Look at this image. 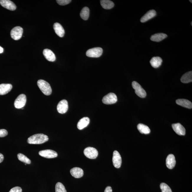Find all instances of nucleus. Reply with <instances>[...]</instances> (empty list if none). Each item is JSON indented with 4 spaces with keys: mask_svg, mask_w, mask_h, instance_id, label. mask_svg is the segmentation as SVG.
I'll return each instance as SVG.
<instances>
[{
    "mask_svg": "<svg viewBox=\"0 0 192 192\" xmlns=\"http://www.w3.org/2000/svg\"><path fill=\"white\" fill-rule=\"evenodd\" d=\"M49 138L44 134H40L33 135L27 139V143L30 144H41L47 142Z\"/></svg>",
    "mask_w": 192,
    "mask_h": 192,
    "instance_id": "nucleus-1",
    "label": "nucleus"
},
{
    "mask_svg": "<svg viewBox=\"0 0 192 192\" xmlns=\"http://www.w3.org/2000/svg\"><path fill=\"white\" fill-rule=\"evenodd\" d=\"M37 84L40 89L46 96H50L52 92L50 84L47 82L42 79L37 81Z\"/></svg>",
    "mask_w": 192,
    "mask_h": 192,
    "instance_id": "nucleus-2",
    "label": "nucleus"
},
{
    "mask_svg": "<svg viewBox=\"0 0 192 192\" xmlns=\"http://www.w3.org/2000/svg\"><path fill=\"white\" fill-rule=\"evenodd\" d=\"M132 86L137 96L141 98L146 97L147 95L146 91L136 81H134L132 83Z\"/></svg>",
    "mask_w": 192,
    "mask_h": 192,
    "instance_id": "nucleus-3",
    "label": "nucleus"
},
{
    "mask_svg": "<svg viewBox=\"0 0 192 192\" xmlns=\"http://www.w3.org/2000/svg\"><path fill=\"white\" fill-rule=\"evenodd\" d=\"M103 50L101 48L95 47L88 50L86 52V55L90 58H98L101 56Z\"/></svg>",
    "mask_w": 192,
    "mask_h": 192,
    "instance_id": "nucleus-4",
    "label": "nucleus"
},
{
    "mask_svg": "<svg viewBox=\"0 0 192 192\" xmlns=\"http://www.w3.org/2000/svg\"><path fill=\"white\" fill-rule=\"evenodd\" d=\"M117 101L116 95L114 93H110L104 97L102 101L105 104L109 105L115 104Z\"/></svg>",
    "mask_w": 192,
    "mask_h": 192,
    "instance_id": "nucleus-5",
    "label": "nucleus"
},
{
    "mask_svg": "<svg viewBox=\"0 0 192 192\" xmlns=\"http://www.w3.org/2000/svg\"><path fill=\"white\" fill-rule=\"evenodd\" d=\"M27 102V97L26 95L22 94L18 96L15 99L14 105L17 109H21L25 106Z\"/></svg>",
    "mask_w": 192,
    "mask_h": 192,
    "instance_id": "nucleus-6",
    "label": "nucleus"
},
{
    "mask_svg": "<svg viewBox=\"0 0 192 192\" xmlns=\"http://www.w3.org/2000/svg\"><path fill=\"white\" fill-rule=\"evenodd\" d=\"M23 30L22 27H16L12 29L10 35L12 39L15 40H18L21 38Z\"/></svg>",
    "mask_w": 192,
    "mask_h": 192,
    "instance_id": "nucleus-7",
    "label": "nucleus"
},
{
    "mask_svg": "<svg viewBox=\"0 0 192 192\" xmlns=\"http://www.w3.org/2000/svg\"><path fill=\"white\" fill-rule=\"evenodd\" d=\"M84 153L86 157L91 159H95L98 155V150L96 149L91 147H88L84 150Z\"/></svg>",
    "mask_w": 192,
    "mask_h": 192,
    "instance_id": "nucleus-8",
    "label": "nucleus"
},
{
    "mask_svg": "<svg viewBox=\"0 0 192 192\" xmlns=\"http://www.w3.org/2000/svg\"><path fill=\"white\" fill-rule=\"evenodd\" d=\"M39 155L41 157L46 158H53L58 157V154L54 150H41L39 152Z\"/></svg>",
    "mask_w": 192,
    "mask_h": 192,
    "instance_id": "nucleus-9",
    "label": "nucleus"
},
{
    "mask_svg": "<svg viewBox=\"0 0 192 192\" xmlns=\"http://www.w3.org/2000/svg\"><path fill=\"white\" fill-rule=\"evenodd\" d=\"M112 162L113 165L116 168H119L121 167L122 164V158L120 153L117 150L113 152Z\"/></svg>",
    "mask_w": 192,
    "mask_h": 192,
    "instance_id": "nucleus-10",
    "label": "nucleus"
},
{
    "mask_svg": "<svg viewBox=\"0 0 192 192\" xmlns=\"http://www.w3.org/2000/svg\"><path fill=\"white\" fill-rule=\"evenodd\" d=\"M68 108V101L66 100H63L58 103L57 106V110L59 113L61 114L66 113Z\"/></svg>",
    "mask_w": 192,
    "mask_h": 192,
    "instance_id": "nucleus-11",
    "label": "nucleus"
},
{
    "mask_svg": "<svg viewBox=\"0 0 192 192\" xmlns=\"http://www.w3.org/2000/svg\"><path fill=\"white\" fill-rule=\"evenodd\" d=\"M0 4L3 7L11 11H14L17 8L16 5L14 3L9 0H1Z\"/></svg>",
    "mask_w": 192,
    "mask_h": 192,
    "instance_id": "nucleus-12",
    "label": "nucleus"
},
{
    "mask_svg": "<svg viewBox=\"0 0 192 192\" xmlns=\"http://www.w3.org/2000/svg\"><path fill=\"white\" fill-rule=\"evenodd\" d=\"M172 127L176 134L179 135L184 136L186 134V129L180 123L172 124Z\"/></svg>",
    "mask_w": 192,
    "mask_h": 192,
    "instance_id": "nucleus-13",
    "label": "nucleus"
},
{
    "mask_svg": "<svg viewBox=\"0 0 192 192\" xmlns=\"http://www.w3.org/2000/svg\"><path fill=\"white\" fill-rule=\"evenodd\" d=\"M166 164L168 168L169 169L174 168L176 164L175 157L174 155L170 154L167 156L166 160Z\"/></svg>",
    "mask_w": 192,
    "mask_h": 192,
    "instance_id": "nucleus-14",
    "label": "nucleus"
},
{
    "mask_svg": "<svg viewBox=\"0 0 192 192\" xmlns=\"http://www.w3.org/2000/svg\"><path fill=\"white\" fill-rule=\"evenodd\" d=\"M43 55L47 60L50 62H54L56 60V56L51 50L45 49L43 51Z\"/></svg>",
    "mask_w": 192,
    "mask_h": 192,
    "instance_id": "nucleus-15",
    "label": "nucleus"
},
{
    "mask_svg": "<svg viewBox=\"0 0 192 192\" xmlns=\"http://www.w3.org/2000/svg\"><path fill=\"white\" fill-rule=\"evenodd\" d=\"M156 12L155 10H150L142 17L140 21L141 22H146L153 18L156 16Z\"/></svg>",
    "mask_w": 192,
    "mask_h": 192,
    "instance_id": "nucleus-16",
    "label": "nucleus"
},
{
    "mask_svg": "<svg viewBox=\"0 0 192 192\" xmlns=\"http://www.w3.org/2000/svg\"><path fill=\"white\" fill-rule=\"evenodd\" d=\"M53 29L55 33L60 37H63L65 34V31L62 26L60 23L56 22L53 25Z\"/></svg>",
    "mask_w": 192,
    "mask_h": 192,
    "instance_id": "nucleus-17",
    "label": "nucleus"
},
{
    "mask_svg": "<svg viewBox=\"0 0 192 192\" xmlns=\"http://www.w3.org/2000/svg\"><path fill=\"white\" fill-rule=\"evenodd\" d=\"M13 88L12 85L10 84H0V95H4L9 93Z\"/></svg>",
    "mask_w": 192,
    "mask_h": 192,
    "instance_id": "nucleus-18",
    "label": "nucleus"
},
{
    "mask_svg": "<svg viewBox=\"0 0 192 192\" xmlns=\"http://www.w3.org/2000/svg\"><path fill=\"white\" fill-rule=\"evenodd\" d=\"M71 174L73 176L76 178L82 177L84 174L83 171L80 168L75 167L71 169Z\"/></svg>",
    "mask_w": 192,
    "mask_h": 192,
    "instance_id": "nucleus-19",
    "label": "nucleus"
},
{
    "mask_svg": "<svg viewBox=\"0 0 192 192\" xmlns=\"http://www.w3.org/2000/svg\"><path fill=\"white\" fill-rule=\"evenodd\" d=\"M90 123V119L88 117H84L79 121L77 124V128L80 130L84 129Z\"/></svg>",
    "mask_w": 192,
    "mask_h": 192,
    "instance_id": "nucleus-20",
    "label": "nucleus"
},
{
    "mask_svg": "<svg viewBox=\"0 0 192 192\" xmlns=\"http://www.w3.org/2000/svg\"><path fill=\"white\" fill-rule=\"evenodd\" d=\"M176 103L178 105L188 109L192 108V103L191 101L185 99H178L176 100Z\"/></svg>",
    "mask_w": 192,
    "mask_h": 192,
    "instance_id": "nucleus-21",
    "label": "nucleus"
},
{
    "mask_svg": "<svg viewBox=\"0 0 192 192\" xmlns=\"http://www.w3.org/2000/svg\"><path fill=\"white\" fill-rule=\"evenodd\" d=\"M163 62L162 59L159 57H153L150 60V62L152 67L158 68L161 65Z\"/></svg>",
    "mask_w": 192,
    "mask_h": 192,
    "instance_id": "nucleus-22",
    "label": "nucleus"
},
{
    "mask_svg": "<svg viewBox=\"0 0 192 192\" xmlns=\"http://www.w3.org/2000/svg\"><path fill=\"white\" fill-rule=\"evenodd\" d=\"M167 37V34L160 33H157L152 35L150 39L152 41L159 42L165 39Z\"/></svg>",
    "mask_w": 192,
    "mask_h": 192,
    "instance_id": "nucleus-23",
    "label": "nucleus"
},
{
    "mask_svg": "<svg viewBox=\"0 0 192 192\" xmlns=\"http://www.w3.org/2000/svg\"><path fill=\"white\" fill-rule=\"evenodd\" d=\"M137 129L142 134H148L150 132V129L148 126L142 124H138Z\"/></svg>",
    "mask_w": 192,
    "mask_h": 192,
    "instance_id": "nucleus-24",
    "label": "nucleus"
},
{
    "mask_svg": "<svg viewBox=\"0 0 192 192\" xmlns=\"http://www.w3.org/2000/svg\"><path fill=\"white\" fill-rule=\"evenodd\" d=\"M181 81L184 83H187L192 82V72H188L184 74L181 78Z\"/></svg>",
    "mask_w": 192,
    "mask_h": 192,
    "instance_id": "nucleus-25",
    "label": "nucleus"
},
{
    "mask_svg": "<svg viewBox=\"0 0 192 192\" xmlns=\"http://www.w3.org/2000/svg\"><path fill=\"white\" fill-rule=\"evenodd\" d=\"M100 3L102 7L105 9H110L114 6V3L109 0H101L100 1Z\"/></svg>",
    "mask_w": 192,
    "mask_h": 192,
    "instance_id": "nucleus-26",
    "label": "nucleus"
},
{
    "mask_svg": "<svg viewBox=\"0 0 192 192\" xmlns=\"http://www.w3.org/2000/svg\"><path fill=\"white\" fill-rule=\"evenodd\" d=\"M90 10L87 7H84L82 9L80 13V16L83 20H86L88 19L89 16Z\"/></svg>",
    "mask_w": 192,
    "mask_h": 192,
    "instance_id": "nucleus-27",
    "label": "nucleus"
},
{
    "mask_svg": "<svg viewBox=\"0 0 192 192\" xmlns=\"http://www.w3.org/2000/svg\"><path fill=\"white\" fill-rule=\"evenodd\" d=\"M18 160L22 162H23L26 164H30L31 160L25 155L22 153H19L17 155Z\"/></svg>",
    "mask_w": 192,
    "mask_h": 192,
    "instance_id": "nucleus-28",
    "label": "nucleus"
},
{
    "mask_svg": "<svg viewBox=\"0 0 192 192\" xmlns=\"http://www.w3.org/2000/svg\"><path fill=\"white\" fill-rule=\"evenodd\" d=\"M56 192H67L65 186L62 183L58 182L55 186Z\"/></svg>",
    "mask_w": 192,
    "mask_h": 192,
    "instance_id": "nucleus-29",
    "label": "nucleus"
},
{
    "mask_svg": "<svg viewBox=\"0 0 192 192\" xmlns=\"http://www.w3.org/2000/svg\"><path fill=\"white\" fill-rule=\"evenodd\" d=\"M160 188L162 192H172L168 185L165 183H162L160 184Z\"/></svg>",
    "mask_w": 192,
    "mask_h": 192,
    "instance_id": "nucleus-30",
    "label": "nucleus"
},
{
    "mask_svg": "<svg viewBox=\"0 0 192 192\" xmlns=\"http://www.w3.org/2000/svg\"><path fill=\"white\" fill-rule=\"evenodd\" d=\"M57 3L60 6H65L69 4L72 1L71 0H57Z\"/></svg>",
    "mask_w": 192,
    "mask_h": 192,
    "instance_id": "nucleus-31",
    "label": "nucleus"
},
{
    "mask_svg": "<svg viewBox=\"0 0 192 192\" xmlns=\"http://www.w3.org/2000/svg\"><path fill=\"white\" fill-rule=\"evenodd\" d=\"M8 134V131L6 129H0V137H4L7 135Z\"/></svg>",
    "mask_w": 192,
    "mask_h": 192,
    "instance_id": "nucleus-32",
    "label": "nucleus"
},
{
    "mask_svg": "<svg viewBox=\"0 0 192 192\" xmlns=\"http://www.w3.org/2000/svg\"><path fill=\"white\" fill-rule=\"evenodd\" d=\"M22 188L20 187L17 186L13 188L11 190H10V191L9 192H22Z\"/></svg>",
    "mask_w": 192,
    "mask_h": 192,
    "instance_id": "nucleus-33",
    "label": "nucleus"
},
{
    "mask_svg": "<svg viewBox=\"0 0 192 192\" xmlns=\"http://www.w3.org/2000/svg\"><path fill=\"white\" fill-rule=\"evenodd\" d=\"M104 192H112V189L110 186L107 187L105 188Z\"/></svg>",
    "mask_w": 192,
    "mask_h": 192,
    "instance_id": "nucleus-34",
    "label": "nucleus"
},
{
    "mask_svg": "<svg viewBox=\"0 0 192 192\" xmlns=\"http://www.w3.org/2000/svg\"><path fill=\"white\" fill-rule=\"evenodd\" d=\"M4 159V157L3 156V155H2V154L0 153V163H1L3 161Z\"/></svg>",
    "mask_w": 192,
    "mask_h": 192,
    "instance_id": "nucleus-35",
    "label": "nucleus"
},
{
    "mask_svg": "<svg viewBox=\"0 0 192 192\" xmlns=\"http://www.w3.org/2000/svg\"><path fill=\"white\" fill-rule=\"evenodd\" d=\"M4 51V49L3 48L0 46V53H2Z\"/></svg>",
    "mask_w": 192,
    "mask_h": 192,
    "instance_id": "nucleus-36",
    "label": "nucleus"
},
{
    "mask_svg": "<svg viewBox=\"0 0 192 192\" xmlns=\"http://www.w3.org/2000/svg\"><path fill=\"white\" fill-rule=\"evenodd\" d=\"M190 1V2H191V3H192V1Z\"/></svg>",
    "mask_w": 192,
    "mask_h": 192,
    "instance_id": "nucleus-37",
    "label": "nucleus"
},
{
    "mask_svg": "<svg viewBox=\"0 0 192 192\" xmlns=\"http://www.w3.org/2000/svg\"><path fill=\"white\" fill-rule=\"evenodd\" d=\"M191 26L192 25V22H191Z\"/></svg>",
    "mask_w": 192,
    "mask_h": 192,
    "instance_id": "nucleus-38",
    "label": "nucleus"
}]
</instances>
